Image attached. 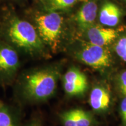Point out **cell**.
<instances>
[{
  "label": "cell",
  "instance_id": "6da1fadb",
  "mask_svg": "<svg viewBox=\"0 0 126 126\" xmlns=\"http://www.w3.org/2000/svg\"><path fill=\"white\" fill-rule=\"evenodd\" d=\"M58 72L51 68H37L23 77L20 90L24 99L31 102H42L49 98L56 91Z\"/></svg>",
  "mask_w": 126,
  "mask_h": 126
},
{
  "label": "cell",
  "instance_id": "7a4b0ae2",
  "mask_svg": "<svg viewBox=\"0 0 126 126\" xmlns=\"http://www.w3.org/2000/svg\"><path fill=\"white\" fill-rule=\"evenodd\" d=\"M8 35L12 43L17 46L33 53L43 48V43L35 28L29 22L16 19L11 23Z\"/></svg>",
  "mask_w": 126,
  "mask_h": 126
},
{
  "label": "cell",
  "instance_id": "3957f363",
  "mask_svg": "<svg viewBox=\"0 0 126 126\" xmlns=\"http://www.w3.org/2000/svg\"><path fill=\"white\" fill-rule=\"evenodd\" d=\"M39 34L44 42L55 48L59 43L63 18L55 11L39 16L36 19Z\"/></svg>",
  "mask_w": 126,
  "mask_h": 126
},
{
  "label": "cell",
  "instance_id": "277c9868",
  "mask_svg": "<svg viewBox=\"0 0 126 126\" xmlns=\"http://www.w3.org/2000/svg\"><path fill=\"white\" fill-rule=\"evenodd\" d=\"M77 57L82 62L96 69L106 68L111 63V56L109 50L105 46L92 43L82 47Z\"/></svg>",
  "mask_w": 126,
  "mask_h": 126
},
{
  "label": "cell",
  "instance_id": "5b68a950",
  "mask_svg": "<svg viewBox=\"0 0 126 126\" xmlns=\"http://www.w3.org/2000/svg\"><path fill=\"white\" fill-rule=\"evenodd\" d=\"M63 86L65 92L69 95L81 94L87 89V78L79 70L72 67L64 75Z\"/></svg>",
  "mask_w": 126,
  "mask_h": 126
},
{
  "label": "cell",
  "instance_id": "8992f818",
  "mask_svg": "<svg viewBox=\"0 0 126 126\" xmlns=\"http://www.w3.org/2000/svg\"><path fill=\"white\" fill-rule=\"evenodd\" d=\"M19 64V56L15 50L9 47H0V76L3 78L13 76Z\"/></svg>",
  "mask_w": 126,
  "mask_h": 126
},
{
  "label": "cell",
  "instance_id": "52a82bcc",
  "mask_svg": "<svg viewBox=\"0 0 126 126\" xmlns=\"http://www.w3.org/2000/svg\"><path fill=\"white\" fill-rule=\"evenodd\" d=\"M87 35L91 43L100 46H105L109 45L116 38L117 32L111 28L91 26L88 29Z\"/></svg>",
  "mask_w": 126,
  "mask_h": 126
},
{
  "label": "cell",
  "instance_id": "ba28073f",
  "mask_svg": "<svg viewBox=\"0 0 126 126\" xmlns=\"http://www.w3.org/2000/svg\"><path fill=\"white\" fill-rule=\"evenodd\" d=\"M61 119L64 126H92L93 124L91 115L79 109L63 113Z\"/></svg>",
  "mask_w": 126,
  "mask_h": 126
},
{
  "label": "cell",
  "instance_id": "9c48e42d",
  "mask_svg": "<svg viewBox=\"0 0 126 126\" xmlns=\"http://www.w3.org/2000/svg\"><path fill=\"white\" fill-rule=\"evenodd\" d=\"M97 4L94 1H87L83 5L76 16V20L80 28L88 29L96 17Z\"/></svg>",
  "mask_w": 126,
  "mask_h": 126
},
{
  "label": "cell",
  "instance_id": "30bf717a",
  "mask_svg": "<svg viewBox=\"0 0 126 126\" xmlns=\"http://www.w3.org/2000/svg\"><path fill=\"white\" fill-rule=\"evenodd\" d=\"M110 102V94L106 88L96 86L92 89L89 98V103L93 109L96 111L106 110L109 106Z\"/></svg>",
  "mask_w": 126,
  "mask_h": 126
},
{
  "label": "cell",
  "instance_id": "8fae6325",
  "mask_svg": "<svg viewBox=\"0 0 126 126\" xmlns=\"http://www.w3.org/2000/svg\"><path fill=\"white\" fill-rule=\"evenodd\" d=\"M121 16L120 9L111 2H106L104 4L99 14L100 23L108 26H115L119 22Z\"/></svg>",
  "mask_w": 126,
  "mask_h": 126
},
{
  "label": "cell",
  "instance_id": "7c38bea8",
  "mask_svg": "<svg viewBox=\"0 0 126 126\" xmlns=\"http://www.w3.org/2000/svg\"><path fill=\"white\" fill-rule=\"evenodd\" d=\"M0 126H16L8 107L0 100Z\"/></svg>",
  "mask_w": 126,
  "mask_h": 126
},
{
  "label": "cell",
  "instance_id": "4fadbf2b",
  "mask_svg": "<svg viewBox=\"0 0 126 126\" xmlns=\"http://www.w3.org/2000/svg\"><path fill=\"white\" fill-rule=\"evenodd\" d=\"M79 0H48L47 8L51 11L68 8Z\"/></svg>",
  "mask_w": 126,
  "mask_h": 126
},
{
  "label": "cell",
  "instance_id": "5bb4252c",
  "mask_svg": "<svg viewBox=\"0 0 126 126\" xmlns=\"http://www.w3.org/2000/svg\"><path fill=\"white\" fill-rule=\"evenodd\" d=\"M114 48L118 56L126 62V36H124L118 40Z\"/></svg>",
  "mask_w": 126,
  "mask_h": 126
},
{
  "label": "cell",
  "instance_id": "9a60e30c",
  "mask_svg": "<svg viewBox=\"0 0 126 126\" xmlns=\"http://www.w3.org/2000/svg\"><path fill=\"white\" fill-rule=\"evenodd\" d=\"M119 87L120 92L126 96V71L120 75L119 78Z\"/></svg>",
  "mask_w": 126,
  "mask_h": 126
},
{
  "label": "cell",
  "instance_id": "2e32d148",
  "mask_svg": "<svg viewBox=\"0 0 126 126\" xmlns=\"http://www.w3.org/2000/svg\"><path fill=\"white\" fill-rule=\"evenodd\" d=\"M121 115L123 125L126 126V96L122 100L120 105Z\"/></svg>",
  "mask_w": 126,
  "mask_h": 126
},
{
  "label": "cell",
  "instance_id": "e0dca14e",
  "mask_svg": "<svg viewBox=\"0 0 126 126\" xmlns=\"http://www.w3.org/2000/svg\"><path fill=\"white\" fill-rule=\"evenodd\" d=\"M28 126H40V125L37 122H33L31 123H30Z\"/></svg>",
  "mask_w": 126,
  "mask_h": 126
},
{
  "label": "cell",
  "instance_id": "ac0fdd59",
  "mask_svg": "<svg viewBox=\"0 0 126 126\" xmlns=\"http://www.w3.org/2000/svg\"><path fill=\"white\" fill-rule=\"evenodd\" d=\"M124 1H126V0H124Z\"/></svg>",
  "mask_w": 126,
  "mask_h": 126
}]
</instances>
